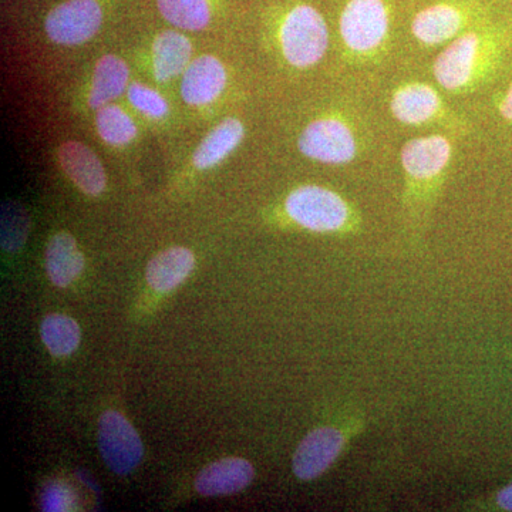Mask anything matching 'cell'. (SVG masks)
<instances>
[{
  "mask_svg": "<svg viewBox=\"0 0 512 512\" xmlns=\"http://www.w3.org/2000/svg\"><path fill=\"white\" fill-rule=\"evenodd\" d=\"M303 156L330 165L349 164L357 154L352 128L339 119L312 121L299 137Z\"/></svg>",
  "mask_w": 512,
  "mask_h": 512,
  "instance_id": "cell-6",
  "label": "cell"
},
{
  "mask_svg": "<svg viewBox=\"0 0 512 512\" xmlns=\"http://www.w3.org/2000/svg\"><path fill=\"white\" fill-rule=\"evenodd\" d=\"M500 111L505 119L512 123V86L508 89V92L505 93L503 100H501Z\"/></svg>",
  "mask_w": 512,
  "mask_h": 512,
  "instance_id": "cell-27",
  "label": "cell"
},
{
  "mask_svg": "<svg viewBox=\"0 0 512 512\" xmlns=\"http://www.w3.org/2000/svg\"><path fill=\"white\" fill-rule=\"evenodd\" d=\"M190 59V40L181 33L168 30L154 40L153 72L158 82H168L185 72Z\"/></svg>",
  "mask_w": 512,
  "mask_h": 512,
  "instance_id": "cell-17",
  "label": "cell"
},
{
  "mask_svg": "<svg viewBox=\"0 0 512 512\" xmlns=\"http://www.w3.org/2000/svg\"><path fill=\"white\" fill-rule=\"evenodd\" d=\"M128 100L141 113L154 119H161L168 113L167 101L161 97L160 93L144 84L134 83L128 87Z\"/></svg>",
  "mask_w": 512,
  "mask_h": 512,
  "instance_id": "cell-24",
  "label": "cell"
},
{
  "mask_svg": "<svg viewBox=\"0 0 512 512\" xmlns=\"http://www.w3.org/2000/svg\"><path fill=\"white\" fill-rule=\"evenodd\" d=\"M40 335L47 350L53 356L62 357L72 355L79 348V325L70 316L53 313L43 320L40 326Z\"/></svg>",
  "mask_w": 512,
  "mask_h": 512,
  "instance_id": "cell-20",
  "label": "cell"
},
{
  "mask_svg": "<svg viewBox=\"0 0 512 512\" xmlns=\"http://www.w3.org/2000/svg\"><path fill=\"white\" fill-rule=\"evenodd\" d=\"M99 448L107 467L116 474H127L140 464L143 441L136 429L119 412L103 413L99 421Z\"/></svg>",
  "mask_w": 512,
  "mask_h": 512,
  "instance_id": "cell-7",
  "label": "cell"
},
{
  "mask_svg": "<svg viewBox=\"0 0 512 512\" xmlns=\"http://www.w3.org/2000/svg\"><path fill=\"white\" fill-rule=\"evenodd\" d=\"M279 40L288 63L305 69L325 56L329 47L328 25L312 6L296 5L282 20Z\"/></svg>",
  "mask_w": 512,
  "mask_h": 512,
  "instance_id": "cell-2",
  "label": "cell"
},
{
  "mask_svg": "<svg viewBox=\"0 0 512 512\" xmlns=\"http://www.w3.org/2000/svg\"><path fill=\"white\" fill-rule=\"evenodd\" d=\"M490 46L487 37L478 32L463 33L451 40L434 62L437 83L448 92L466 89L483 72L490 59Z\"/></svg>",
  "mask_w": 512,
  "mask_h": 512,
  "instance_id": "cell-4",
  "label": "cell"
},
{
  "mask_svg": "<svg viewBox=\"0 0 512 512\" xmlns=\"http://www.w3.org/2000/svg\"><path fill=\"white\" fill-rule=\"evenodd\" d=\"M471 9L461 3H434L414 16L412 32L420 43L439 46L451 42L470 22Z\"/></svg>",
  "mask_w": 512,
  "mask_h": 512,
  "instance_id": "cell-9",
  "label": "cell"
},
{
  "mask_svg": "<svg viewBox=\"0 0 512 512\" xmlns=\"http://www.w3.org/2000/svg\"><path fill=\"white\" fill-rule=\"evenodd\" d=\"M389 6L384 0H349L340 15V35L352 52L370 55L386 42Z\"/></svg>",
  "mask_w": 512,
  "mask_h": 512,
  "instance_id": "cell-5",
  "label": "cell"
},
{
  "mask_svg": "<svg viewBox=\"0 0 512 512\" xmlns=\"http://www.w3.org/2000/svg\"><path fill=\"white\" fill-rule=\"evenodd\" d=\"M103 12L97 0H69L57 6L46 19L50 40L59 45H82L99 32Z\"/></svg>",
  "mask_w": 512,
  "mask_h": 512,
  "instance_id": "cell-8",
  "label": "cell"
},
{
  "mask_svg": "<svg viewBox=\"0 0 512 512\" xmlns=\"http://www.w3.org/2000/svg\"><path fill=\"white\" fill-rule=\"evenodd\" d=\"M195 258L190 249L173 247L154 256L147 265L148 285L158 292H168L184 282L194 269Z\"/></svg>",
  "mask_w": 512,
  "mask_h": 512,
  "instance_id": "cell-16",
  "label": "cell"
},
{
  "mask_svg": "<svg viewBox=\"0 0 512 512\" xmlns=\"http://www.w3.org/2000/svg\"><path fill=\"white\" fill-rule=\"evenodd\" d=\"M443 101L439 93L426 83H410L394 92L390 109L400 123L421 126L440 113Z\"/></svg>",
  "mask_w": 512,
  "mask_h": 512,
  "instance_id": "cell-14",
  "label": "cell"
},
{
  "mask_svg": "<svg viewBox=\"0 0 512 512\" xmlns=\"http://www.w3.org/2000/svg\"><path fill=\"white\" fill-rule=\"evenodd\" d=\"M67 497L64 495L62 488H50L49 494L46 495L45 507L46 511H62L66 510Z\"/></svg>",
  "mask_w": 512,
  "mask_h": 512,
  "instance_id": "cell-25",
  "label": "cell"
},
{
  "mask_svg": "<svg viewBox=\"0 0 512 512\" xmlns=\"http://www.w3.org/2000/svg\"><path fill=\"white\" fill-rule=\"evenodd\" d=\"M451 158V144L446 137L413 138L402 150V165L407 177L416 184H427L444 173Z\"/></svg>",
  "mask_w": 512,
  "mask_h": 512,
  "instance_id": "cell-10",
  "label": "cell"
},
{
  "mask_svg": "<svg viewBox=\"0 0 512 512\" xmlns=\"http://www.w3.org/2000/svg\"><path fill=\"white\" fill-rule=\"evenodd\" d=\"M100 137L111 146H126L137 136V127L126 111L117 106L100 107L96 117Z\"/></svg>",
  "mask_w": 512,
  "mask_h": 512,
  "instance_id": "cell-22",
  "label": "cell"
},
{
  "mask_svg": "<svg viewBox=\"0 0 512 512\" xmlns=\"http://www.w3.org/2000/svg\"><path fill=\"white\" fill-rule=\"evenodd\" d=\"M84 256L69 232H59L46 248V271L52 284L66 288L82 274Z\"/></svg>",
  "mask_w": 512,
  "mask_h": 512,
  "instance_id": "cell-15",
  "label": "cell"
},
{
  "mask_svg": "<svg viewBox=\"0 0 512 512\" xmlns=\"http://www.w3.org/2000/svg\"><path fill=\"white\" fill-rule=\"evenodd\" d=\"M360 420H350L348 426H322L306 434L292 458L293 474L302 481L323 476L342 456L350 440L362 430Z\"/></svg>",
  "mask_w": 512,
  "mask_h": 512,
  "instance_id": "cell-3",
  "label": "cell"
},
{
  "mask_svg": "<svg viewBox=\"0 0 512 512\" xmlns=\"http://www.w3.org/2000/svg\"><path fill=\"white\" fill-rule=\"evenodd\" d=\"M158 9L171 25L201 30L210 22L208 0H157Z\"/></svg>",
  "mask_w": 512,
  "mask_h": 512,
  "instance_id": "cell-21",
  "label": "cell"
},
{
  "mask_svg": "<svg viewBox=\"0 0 512 512\" xmlns=\"http://www.w3.org/2000/svg\"><path fill=\"white\" fill-rule=\"evenodd\" d=\"M254 477V467L248 460L228 457L201 470L195 480V490L204 497L231 495L247 488Z\"/></svg>",
  "mask_w": 512,
  "mask_h": 512,
  "instance_id": "cell-11",
  "label": "cell"
},
{
  "mask_svg": "<svg viewBox=\"0 0 512 512\" xmlns=\"http://www.w3.org/2000/svg\"><path fill=\"white\" fill-rule=\"evenodd\" d=\"M128 82V67L120 57H101L94 70L89 104L92 109H100L111 100L123 94Z\"/></svg>",
  "mask_w": 512,
  "mask_h": 512,
  "instance_id": "cell-19",
  "label": "cell"
},
{
  "mask_svg": "<svg viewBox=\"0 0 512 512\" xmlns=\"http://www.w3.org/2000/svg\"><path fill=\"white\" fill-rule=\"evenodd\" d=\"M29 232V218L26 211L16 202H6L2 210V247L5 251L16 252L25 245Z\"/></svg>",
  "mask_w": 512,
  "mask_h": 512,
  "instance_id": "cell-23",
  "label": "cell"
},
{
  "mask_svg": "<svg viewBox=\"0 0 512 512\" xmlns=\"http://www.w3.org/2000/svg\"><path fill=\"white\" fill-rule=\"evenodd\" d=\"M495 505L500 510L512 512V483L495 494Z\"/></svg>",
  "mask_w": 512,
  "mask_h": 512,
  "instance_id": "cell-26",
  "label": "cell"
},
{
  "mask_svg": "<svg viewBox=\"0 0 512 512\" xmlns=\"http://www.w3.org/2000/svg\"><path fill=\"white\" fill-rule=\"evenodd\" d=\"M64 173L87 195L101 194L106 188V171L92 148L79 141H67L59 148Z\"/></svg>",
  "mask_w": 512,
  "mask_h": 512,
  "instance_id": "cell-13",
  "label": "cell"
},
{
  "mask_svg": "<svg viewBox=\"0 0 512 512\" xmlns=\"http://www.w3.org/2000/svg\"><path fill=\"white\" fill-rule=\"evenodd\" d=\"M227 83V73L220 60L201 56L188 64L181 82V96L191 106H204L217 99Z\"/></svg>",
  "mask_w": 512,
  "mask_h": 512,
  "instance_id": "cell-12",
  "label": "cell"
},
{
  "mask_svg": "<svg viewBox=\"0 0 512 512\" xmlns=\"http://www.w3.org/2000/svg\"><path fill=\"white\" fill-rule=\"evenodd\" d=\"M285 211L299 227L318 234L356 232L360 218L353 205L338 192L320 185H303L288 195Z\"/></svg>",
  "mask_w": 512,
  "mask_h": 512,
  "instance_id": "cell-1",
  "label": "cell"
},
{
  "mask_svg": "<svg viewBox=\"0 0 512 512\" xmlns=\"http://www.w3.org/2000/svg\"><path fill=\"white\" fill-rule=\"evenodd\" d=\"M245 128L241 121L229 119L222 121L205 137L194 154L195 167L200 170L214 167L228 157L244 138Z\"/></svg>",
  "mask_w": 512,
  "mask_h": 512,
  "instance_id": "cell-18",
  "label": "cell"
}]
</instances>
